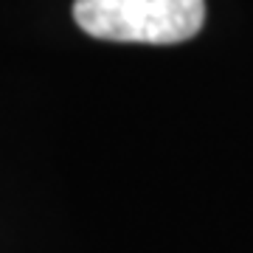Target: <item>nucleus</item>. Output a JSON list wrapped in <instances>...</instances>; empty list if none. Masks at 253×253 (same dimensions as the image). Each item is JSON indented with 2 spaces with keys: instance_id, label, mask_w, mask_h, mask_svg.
Segmentation results:
<instances>
[{
  "instance_id": "obj_1",
  "label": "nucleus",
  "mask_w": 253,
  "mask_h": 253,
  "mask_svg": "<svg viewBox=\"0 0 253 253\" xmlns=\"http://www.w3.org/2000/svg\"><path fill=\"white\" fill-rule=\"evenodd\" d=\"M73 20L82 31L113 42L174 45L186 42L206 23L203 0H73Z\"/></svg>"
}]
</instances>
